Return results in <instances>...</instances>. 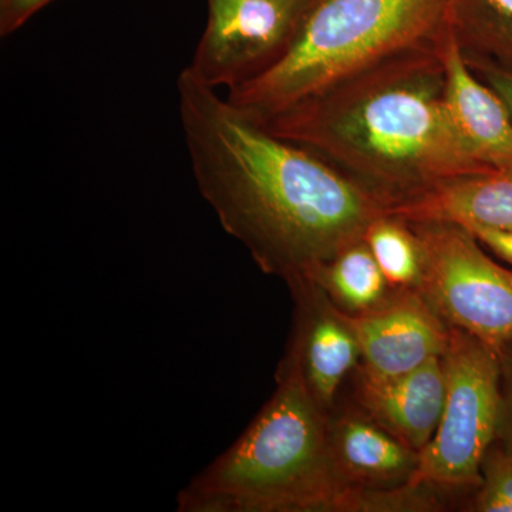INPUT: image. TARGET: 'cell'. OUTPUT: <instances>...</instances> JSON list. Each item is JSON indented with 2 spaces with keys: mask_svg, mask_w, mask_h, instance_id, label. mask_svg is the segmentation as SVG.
I'll list each match as a JSON object with an SVG mask.
<instances>
[{
  "mask_svg": "<svg viewBox=\"0 0 512 512\" xmlns=\"http://www.w3.org/2000/svg\"><path fill=\"white\" fill-rule=\"evenodd\" d=\"M177 94L198 191L265 274L288 284L309 278L389 214L382 198L276 137L187 67Z\"/></svg>",
  "mask_w": 512,
  "mask_h": 512,
  "instance_id": "cell-1",
  "label": "cell"
},
{
  "mask_svg": "<svg viewBox=\"0 0 512 512\" xmlns=\"http://www.w3.org/2000/svg\"><path fill=\"white\" fill-rule=\"evenodd\" d=\"M444 45L384 60L261 124L392 208L488 165L468 153L448 119Z\"/></svg>",
  "mask_w": 512,
  "mask_h": 512,
  "instance_id": "cell-2",
  "label": "cell"
},
{
  "mask_svg": "<svg viewBox=\"0 0 512 512\" xmlns=\"http://www.w3.org/2000/svg\"><path fill=\"white\" fill-rule=\"evenodd\" d=\"M423 488L357 487L333 457L328 410L291 363L255 420L178 494L187 512L431 511Z\"/></svg>",
  "mask_w": 512,
  "mask_h": 512,
  "instance_id": "cell-3",
  "label": "cell"
},
{
  "mask_svg": "<svg viewBox=\"0 0 512 512\" xmlns=\"http://www.w3.org/2000/svg\"><path fill=\"white\" fill-rule=\"evenodd\" d=\"M448 35V0H318L286 55L225 99L264 123L384 60L443 45Z\"/></svg>",
  "mask_w": 512,
  "mask_h": 512,
  "instance_id": "cell-4",
  "label": "cell"
},
{
  "mask_svg": "<svg viewBox=\"0 0 512 512\" xmlns=\"http://www.w3.org/2000/svg\"><path fill=\"white\" fill-rule=\"evenodd\" d=\"M446 400L433 439L419 453L409 487L478 488L504 412L503 359L480 340L450 328L443 357Z\"/></svg>",
  "mask_w": 512,
  "mask_h": 512,
  "instance_id": "cell-5",
  "label": "cell"
},
{
  "mask_svg": "<svg viewBox=\"0 0 512 512\" xmlns=\"http://www.w3.org/2000/svg\"><path fill=\"white\" fill-rule=\"evenodd\" d=\"M410 224L423 251L417 291L447 326L503 356L512 348V272L493 261L461 225Z\"/></svg>",
  "mask_w": 512,
  "mask_h": 512,
  "instance_id": "cell-6",
  "label": "cell"
},
{
  "mask_svg": "<svg viewBox=\"0 0 512 512\" xmlns=\"http://www.w3.org/2000/svg\"><path fill=\"white\" fill-rule=\"evenodd\" d=\"M316 2L207 0V25L187 69L215 90L256 79L291 49Z\"/></svg>",
  "mask_w": 512,
  "mask_h": 512,
  "instance_id": "cell-7",
  "label": "cell"
},
{
  "mask_svg": "<svg viewBox=\"0 0 512 512\" xmlns=\"http://www.w3.org/2000/svg\"><path fill=\"white\" fill-rule=\"evenodd\" d=\"M342 315L359 345L360 373L376 379L404 375L443 357L450 339V326L417 289H402L369 311Z\"/></svg>",
  "mask_w": 512,
  "mask_h": 512,
  "instance_id": "cell-8",
  "label": "cell"
},
{
  "mask_svg": "<svg viewBox=\"0 0 512 512\" xmlns=\"http://www.w3.org/2000/svg\"><path fill=\"white\" fill-rule=\"evenodd\" d=\"M288 285L298 309L285 362L296 367L315 399L328 410L343 379L360 357L359 345L340 309L318 285L309 279Z\"/></svg>",
  "mask_w": 512,
  "mask_h": 512,
  "instance_id": "cell-9",
  "label": "cell"
},
{
  "mask_svg": "<svg viewBox=\"0 0 512 512\" xmlns=\"http://www.w3.org/2000/svg\"><path fill=\"white\" fill-rule=\"evenodd\" d=\"M363 414L420 453L439 426L446 400V373L441 357L404 375L376 379L360 373Z\"/></svg>",
  "mask_w": 512,
  "mask_h": 512,
  "instance_id": "cell-10",
  "label": "cell"
},
{
  "mask_svg": "<svg viewBox=\"0 0 512 512\" xmlns=\"http://www.w3.org/2000/svg\"><path fill=\"white\" fill-rule=\"evenodd\" d=\"M389 214L409 222H450L512 231V161L447 178L393 205Z\"/></svg>",
  "mask_w": 512,
  "mask_h": 512,
  "instance_id": "cell-11",
  "label": "cell"
},
{
  "mask_svg": "<svg viewBox=\"0 0 512 512\" xmlns=\"http://www.w3.org/2000/svg\"><path fill=\"white\" fill-rule=\"evenodd\" d=\"M448 119L478 163L512 161V116L507 104L468 66L453 35L444 45Z\"/></svg>",
  "mask_w": 512,
  "mask_h": 512,
  "instance_id": "cell-12",
  "label": "cell"
},
{
  "mask_svg": "<svg viewBox=\"0 0 512 512\" xmlns=\"http://www.w3.org/2000/svg\"><path fill=\"white\" fill-rule=\"evenodd\" d=\"M330 446L339 470L350 483L372 490L409 485L419 453L365 416L329 419Z\"/></svg>",
  "mask_w": 512,
  "mask_h": 512,
  "instance_id": "cell-13",
  "label": "cell"
},
{
  "mask_svg": "<svg viewBox=\"0 0 512 512\" xmlns=\"http://www.w3.org/2000/svg\"><path fill=\"white\" fill-rule=\"evenodd\" d=\"M448 26L470 66L512 73V0H448Z\"/></svg>",
  "mask_w": 512,
  "mask_h": 512,
  "instance_id": "cell-14",
  "label": "cell"
},
{
  "mask_svg": "<svg viewBox=\"0 0 512 512\" xmlns=\"http://www.w3.org/2000/svg\"><path fill=\"white\" fill-rule=\"evenodd\" d=\"M305 279L318 285L330 302L345 313L375 308L386 299L389 288L363 239L340 251Z\"/></svg>",
  "mask_w": 512,
  "mask_h": 512,
  "instance_id": "cell-15",
  "label": "cell"
},
{
  "mask_svg": "<svg viewBox=\"0 0 512 512\" xmlns=\"http://www.w3.org/2000/svg\"><path fill=\"white\" fill-rule=\"evenodd\" d=\"M363 241L389 286L400 291L419 288L423 251L409 221L392 214L384 215L367 228Z\"/></svg>",
  "mask_w": 512,
  "mask_h": 512,
  "instance_id": "cell-16",
  "label": "cell"
},
{
  "mask_svg": "<svg viewBox=\"0 0 512 512\" xmlns=\"http://www.w3.org/2000/svg\"><path fill=\"white\" fill-rule=\"evenodd\" d=\"M474 510L512 512V446L500 444L488 450L481 468Z\"/></svg>",
  "mask_w": 512,
  "mask_h": 512,
  "instance_id": "cell-17",
  "label": "cell"
},
{
  "mask_svg": "<svg viewBox=\"0 0 512 512\" xmlns=\"http://www.w3.org/2000/svg\"><path fill=\"white\" fill-rule=\"evenodd\" d=\"M53 0H0V36L18 32Z\"/></svg>",
  "mask_w": 512,
  "mask_h": 512,
  "instance_id": "cell-18",
  "label": "cell"
},
{
  "mask_svg": "<svg viewBox=\"0 0 512 512\" xmlns=\"http://www.w3.org/2000/svg\"><path fill=\"white\" fill-rule=\"evenodd\" d=\"M481 242L484 248L512 265V231L488 227H464Z\"/></svg>",
  "mask_w": 512,
  "mask_h": 512,
  "instance_id": "cell-19",
  "label": "cell"
},
{
  "mask_svg": "<svg viewBox=\"0 0 512 512\" xmlns=\"http://www.w3.org/2000/svg\"><path fill=\"white\" fill-rule=\"evenodd\" d=\"M470 67L484 83H487L504 100L512 116V73L504 72V70L497 69V67L485 66V64Z\"/></svg>",
  "mask_w": 512,
  "mask_h": 512,
  "instance_id": "cell-20",
  "label": "cell"
},
{
  "mask_svg": "<svg viewBox=\"0 0 512 512\" xmlns=\"http://www.w3.org/2000/svg\"><path fill=\"white\" fill-rule=\"evenodd\" d=\"M507 444H508V443H507ZM510 446H511V444H510Z\"/></svg>",
  "mask_w": 512,
  "mask_h": 512,
  "instance_id": "cell-21",
  "label": "cell"
}]
</instances>
